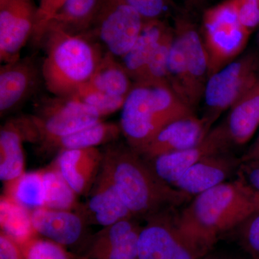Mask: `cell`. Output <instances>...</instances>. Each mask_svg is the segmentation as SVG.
Returning a JSON list of instances; mask_svg holds the SVG:
<instances>
[{
	"mask_svg": "<svg viewBox=\"0 0 259 259\" xmlns=\"http://www.w3.org/2000/svg\"><path fill=\"white\" fill-rule=\"evenodd\" d=\"M102 151V166L136 219L147 221L191 198V196L162 180L149 162L128 145L114 142L107 145Z\"/></svg>",
	"mask_w": 259,
	"mask_h": 259,
	"instance_id": "6da1fadb",
	"label": "cell"
},
{
	"mask_svg": "<svg viewBox=\"0 0 259 259\" xmlns=\"http://www.w3.org/2000/svg\"><path fill=\"white\" fill-rule=\"evenodd\" d=\"M259 193L241 176L195 196L177 217L181 229L194 242L209 240L237 228L256 208Z\"/></svg>",
	"mask_w": 259,
	"mask_h": 259,
	"instance_id": "7a4b0ae2",
	"label": "cell"
},
{
	"mask_svg": "<svg viewBox=\"0 0 259 259\" xmlns=\"http://www.w3.org/2000/svg\"><path fill=\"white\" fill-rule=\"evenodd\" d=\"M40 46L45 50L42 79L54 96H71L89 82L104 54L90 32L72 34L53 27Z\"/></svg>",
	"mask_w": 259,
	"mask_h": 259,
	"instance_id": "3957f363",
	"label": "cell"
},
{
	"mask_svg": "<svg viewBox=\"0 0 259 259\" xmlns=\"http://www.w3.org/2000/svg\"><path fill=\"white\" fill-rule=\"evenodd\" d=\"M194 115L168 83H134L121 109L120 126L127 145L137 153L167 124Z\"/></svg>",
	"mask_w": 259,
	"mask_h": 259,
	"instance_id": "277c9868",
	"label": "cell"
},
{
	"mask_svg": "<svg viewBox=\"0 0 259 259\" xmlns=\"http://www.w3.org/2000/svg\"><path fill=\"white\" fill-rule=\"evenodd\" d=\"M203 32L208 55V78L241 54L250 34L240 23L233 0H226L204 12Z\"/></svg>",
	"mask_w": 259,
	"mask_h": 259,
	"instance_id": "5b68a950",
	"label": "cell"
},
{
	"mask_svg": "<svg viewBox=\"0 0 259 259\" xmlns=\"http://www.w3.org/2000/svg\"><path fill=\"white\" fill-rule=\"evenodd\" d=\"M258 79V62L252 54L232 61L211 75L204 88L205 114L202 117L209 127L249 91Z\"/></svg>",
	"mask_w": 259,
	"mask_h": 259,
	"instance_id": "8992f818",
	"label": "cell"
},
{
	"mask_svg": "<svg viewBox=\"0 0 259 259\" xmlns=\"http://www.w3.org/2000/svg\"><path fill=\"white\" fill-rule=\"evenodd\" d=\"M36 136L35 144L73 134L102 120L95 109L73 96L42 99L29 116Z\"/></svg>",
	"mask_w": 259,
	"mask_h": 259,
	"instance_id": "52a82bcc",
	"label": "cell"
},
{
	"mask_svg": "<svg viewBox=\"0 0 259 259\" xmlns=\"http://www.w3.org/2000/svg\"><path fill=\"white\" fill-rule=\"evenodd\" d=\"M145 20L125 0H102L90 32L116 58L125 56L139 36Z\"/></svg>",
	"mask_w": 259,
	"mask_h": 259,
	"instance_id": "ba28073f",
	"label": "cell"
},
{
	"mask_svg": "<svg viewBox=\"0 0 259 259\" xmlns=\"http://www.w3.org/2000/svg\"><path fill=\"white\" fill-rule=\"evenodd\" d=\"M139 237V259H194L195 243L181 229L171 210L147 220Z\"/></svg>",
	"mask_w": 259,
	"mask_h": 259,
	"instance_id": "9c48e42d",
	"label": "cell"
},
{
	"mask_svg": "<svg viewBox=\"0 0 259 259\" xmlns=\"http://www.w3.org/2000/svg\"><path fill=\"white\" fill-rule=\"evenodd\" d=\"M37 6L34 0H8L0 6V60L13 62L35 28Z\"/></svg>",
	"mask_w": 259,
	"mask_h": 259,
	"instance_id": "30bf717a",
	"label": "cell"
},
{
	"mask_svg": "<svg viewBox=\"0 0 259 259\" xmlns=\"http://www.w3.org/2000/svg\"><path fill=\"white\" fill-rule=\"evenodd\" d=\"M231 144L225 126H218L211 130L197 146L161 155L147 161L162 180L173 187L191 166L207 156L226 153Z\"/></svg>",
	"mask_w": 259,
	"mask_h": 259,
	"instance_id": "8fae6325",
	"label": "cell"
},
{
	"mask_svg": "<svg viewBox=\"0 0 259 259\" xmlns=\"http://www.w3.org/2000/svg\"><path fill=\"white\" fill-rule=\"evenodd\" d=\"M41 64L34 58H20L0 68V114L13 111L36 92L41 81Z\"/></svg>",
	"mask_w": 259,
	"mask_h": 259,
	"instance_id": "7c38bea8",
	"label": "cell"
},
{
	"mask_svg": "<svg viewBox=\"0 0 259 259\" xmlns=\"http://www.w3.org/2000/svg\"><path fill=\"white\" fill-rule=\"evenodd\" d=\"M88 223L103 227L134 218L121 198L120 194L106 170L101 166L85 203L78 210Z\"/></svg>",
	"mask_w": 259,
	"mask_h": 259,
	"instance_id": "4fadbf2b",
	"label": "cell"
},
{
	"mask_svg": "<svg viewBox=\"0 0 259 259\" xmlns=\"http://www.w3.org/2000/svg\"><path fill=\"white\" fill-rule=\"evenodd\" d=\"M210 131L202 117H182L164 126L139 153L151 161L161 155L188 149L202 142Z\"/></svg>",
	"mask_w": 259,
	"mask_h": 259,
	"instance_id": "5bb4252c",
	"label": "cell"
},
{
	"mask_svg": "<svg viewBox=\"0 0 259 259\" xmlns=\"http://www.w3.org/2000/svg\"><path fill=\"white\" fill-rule=\"evenodd\" d=\"M174 30L183 47L190 80L191 105L194 109L203 97L208 79V55L197 27L187 17L177 16Z\"/></svg>",
	"mask_w": 259,
	"mask_h": 259,
	"instance_id": "9a60e30c",
	"label": "cell"
},
{
	"mask_svg": "<svg viewBox=\"0 0 259 259\" xmlns=\"http://www.w3.org/2000/svg\"><path fill=\"white\" fill-rule=\"evenodd\" d=\"M241 164V158L226 153L207 156L191 166L173 187L188 195L197 196L226 182Z\"/></svg>",
	"mask_w": 259,
	"mask_h": 259,
	"instance_id": "2e32d148",
	"label": "cell"
},
{
	"mask_svg": "<svg viewBox=\"0 0 259 259\" xmlns=\"http://www.w3.org/2000/svg\"><path fill=\"white\" fill-rule=\"evenodd\" d=\"M102 159L103 151L90 148L63 151L53 163L78 195H88L98 176Z\"/></svg>",
	"mask_w": 259,
	"mask_h": 259,
	"instance_id": "e0dca14e",
	"label": "cell"
},
{
	"mask_svg": "<svg viewBox=\"0 0 259 259\" xmlns=\"http://www.w3.org/2000/svg\"><path fill=\"white\" fill-rule=\"evenodd\" d=\"M30 218L37 233L60 245H71L77 242L88 223L79 211L45 207L30 210Z\"/></svg>",
	"mask_w": 259,
	"mask_h": 259,
	"instance_id": "ac0fdd59",
	"label": "cell"
},
{
	"mask_svg": "<svg viewBox=\"0 0 259 259\" xmlns=\"http://www.w3.org/2000/svg\"><path fill=\"white\" fill-rule=\"evenodd\" d=\"M30 142L26 117L8 120L0 130V179L5 184L25 173L23 142Z\"/></svg>",
	"mask_w": 259,
	"mask_h": 259,
	"instance_id": "d6986e66",
	"label": "cell"
},
{
	"mask_svg": "<svg viewBox=\"0 0 259 259\" xmlns=\"http://www.w3.org/2000/svg\"><path fill=\"white\" fill-rule=\"evenodd\" d=\"M122 134L120 124L100 121L73 134L39 144L44 153L63 152L69 150L97 148L115 142Z\"/></svg>",
	"mask_w": 259,
	"mask_h": 259,
	"instance_id": "ffe728a7",
	"label": "cell"
},
{
	"mask_svg": "<svg viewBox=\"0 0 259 259\" xmlns=\"http://www.w3.org/2000/svg\"><path fill=\"white\" fill-rule=\"evenodd\" d=\"M168 28V25L163 20L145 22L134 45L121 58V64L134 83L139 82L142 78L148 63Z\"/></svg>",
	"mask_w": 259,
	"mask_h": 259,
	"instance_id": "44dd1931",
	"label": "cell"
},
{
	"mask_svg": "<svg viewBox=\"0 0 259 259\" xmlns=\"http://www.w3.org/2000/svg\"><path fill=\"white\" fill-rule=\"evenodd\" d=\"M224 126L231 144L244 145L259 126V79L231 107Z\"/></svg>",
	"mask_w": 259,
	"mask_h": 259,
	"instance_id": "7402d4cb",
	"label": "cell"
},
{
	"mask_svg": "<svg viewBox=\"0 0 259 259\" xmlns=\"http://www.w3.org/2000/svg\"><path fill=\"white\" fill-rule=\"evenodd\" d=\"M101 3L102 0H66L48 28L72 34L88 33L93 28Z\"/></svg>",
	"mask_w": 259,
	"mask_h": 259,
	"instance_id": "603a6c76",
	"label": "cell"
},
{
	"mask_svg": "<svg viewBox=\"0 0 259 259\" xmlns=\"http://www.w3.org/2000/svg\"><path fill=\"white\" fill-rule=\"evenodd\" d=\"M136 218L123 220L105 227L102 241L106 259H139V237L141 230Z\"/></svg>",
	"mask_w": 259,
	"mask_h": 259,
	"instance_id": "cb8c5ba5",
	"label": "cell"
},
{
	"mask_svg": "<svg viewBox=\"0 0 259 259\" xmlns=\"http://www.w3.org/2000/svg\"><path fill=\"white\" fill-rule=\"evenodd\" d=\"M88 83L105 93L124 98L128 95L134 84L117 58L107 51L104 53Z\"/></svg>",
	"mask_w": 259,
	"mask_h": 259,
	"instance_id": "d4e9b609",
	"label": "cell"
},
{
	"mask_svg": "<svg viewBox=\"0 0 259 259\" xmlns=\"http://www.w3.org/2000/svg\"><path fill=\"white\" fill-rule=\"evenodd\" d=\"M2 232L18 243L28 241L36 233L32 227L30 210L3 194L0 199Z\"/></svg>",
	"mask_w": 259,
	"mask_h": 259,
	"instance_id": "484cf974",
	"label": "cell"
},
{
	"mask_svg": "<svg viewBox=\"0 0 259 259\" xmlns=\"http://www.w3.org/2000/svg\"><path fill=\"white\" fill-rule=\"evenodd\" d=\"M4 194L29 210L45 207L42 169L25 172L18 178L5 184Z\"/></svg>",
	"mask_w": 259,
	"mask_h": 259,
	"instance_id": "4316f807",
	"label": "cell"
},
{
	"mask_svg": "<svg viewBox=\"0 0 259 259\" xmlns=\"http://www.w3.org/2000/svg\"><path fill=\"white\" fill-rule=\"evenodd\" d=\"M45 187V207L76 211L80 203L78 194L70 187L54 163L42 169Z\"/></svg>",
	"mask_w": 259,
	"mask_h": 259,
	"instance_id": "83f0119b",
	"label": "cell"
},
{
	"mask_svg": "<svg viewBox=\"0 0 259 259\" xmlns=\"http://www.w3.org/2000/svg\"><path fill=\"white\" fill-rule=\"evenodd\" d=\"M175 37L174 28L168 27L161 37L157 49L145 70L144 74L137 83L158 84L168 83V62L170 51Z\"/></svg>",
	"mask_w": 259,
	"mask_h": 259,
	"instance_id": "f1b7e54d",
	"label": "cell"
},
{
	"mask_svg": "<svg viewBox=\"0 0 259 259\" xmlns=\"http://www.w3.org/2000/svg\"><path fill=\"white\" fill-rule=\"evenodd\" d=\"M71 96L96 110L102 117L121 110L126 99L105 93L88 82L80 87Z\"/></svg>",
	"mask_w": 259,
	"mask_h": 259,
	"instance_id": "f546056e",
	"label": "cell"
},
{
	"mask_svg": "<svg viewBox=\"0 0 259 259\" xmlns=\"http://www.w3.org/2000/svg\"><path fill=\"white\" fill-rule=\"evenodd\" d=\"M66 0H40L37 5L35 28L32 35L34 45L40 46L49 23Z\"/></svg>",
	"mask_w": 259,
	"mask_h": 259,
	"instance_id": "4dcf8cb0",
	"label": "cell"
},
{
	"mask_svg": "<svg viewBox=\"0 0 259 259\" xmlns=\"http://www.w3.org/2000/svg\"><path fill=\"white\" fill-rule=\"evenodd\" d=\"M139 12L145 22L162 20L171 10V0H125Z\"/></svg>",
	"mask_w": 259,
	"mask_h": 259,
	"instance_id": "1f68e13d",
	"label": "cell"
},
{
	"mask_svg": "<svg viewBox=\"0 0 259 259\" xmlns=\"http://www.w3.org/2000/svg\"><path fill=\"white\" fill-rule=\"evenodd\" d=\"M59 245L51 240L31 241L27 248L25 259H69Z\"/></svg>",
	"mask_w": 259,
	"mask_h": 259,
	"instance_id": "d6a6232c",
	"label": "cell"
},
{
	"mask_svg": "<svg viewBox=\"0 0 259 259\" xmlns=\"http://www.w3.org/2000/svg\"><path fill=\"white\" fill-rule=\"evenodd\" d=\"M237 228L247 248L259 258V200L255 210Z\"/></svg>",
	"mask_w": 259,
	"mask_h": 259,
	"instance_id": "836d02e7",
	"label": "cell"
},
{
	"mask_svg": "<svg viewBox=\"0 0 259 259\" xmlns=\"http://www.w3.org/2000/svg\"><path fill=\"white\" fill-rule=\"evenodd\" d=\"M242 26L251 32L259 25V5L233 0Z\"/></svg>",
	"mask_w": 259,
	"mask_h": 259,
	"instance_id": "e575fe53",
	"label": "cell"
},
{
	"mask_svg": "<svg viewBox=\"0 0 259 259\" xmlns=\"http://www.w3.org/2000/svg\"><path fill=\"white\" fill-rule=\"evenodd\" d=\"M238 175L259 193V167L251 163H242L238 170Z\"/></svg>",
	"mask_w": 259,
	"mask_h": 259,
	"instance_id": "d590c367",
	"label": "cell"
},
{
	"mask_svg": "<svg viewBox=\"0 0 259 259\" xmlns=\"http://www.w3.org/2000/svg\"><path fill=\"white\" fill-rule=\"evenodd\" d=\"M0 259H19L18 250L13 240L5 233L0 236Z\"/></svg>",
	"mask_w": 259,
	"mask_h": 259,
	"instance_id": "8d00e7d4",
	"label": "cell"
},
{
	"mask_svg": "<svg viewBox=\"0 0 259 259\" xmlns=\"http://www.w3.org/2000/svg\"><path fill=\"white\" fill-rule=\"evenodd\" d=\"M242 163L259 161V136L255 144L252 146L248 153L241 158Z\"/></svg>",
	"mask_w": 259,
	"mask_h": 259,
	"instance_id": "74e56055",
	"label": "cell"
},
{
	"mask_svg": "<svg viewBox=\"0 0 259 259\" xmlns=\"http://www.w3.org/2000/svg\"><path fill=\"white\" fill-rule=\"evenodd\" d=\"M187 7L191 8H199L202 5L204 0H183Z\"/></svg>",
	"mask_w": 259,
	"mask_h": 259,
	"instance_id": "f35d334b",
	"label": "cell"
},
{
	"mask_svg": "<svg viewBox=\"0 0 259 259\" xmlns=\"http://www.w3.org/2000/svg\"><path fill=\"white\" fill-rule=\"evenodd\" d=\"M238 2H243V3H250V4L259 5V0H236Z\"/></svg>",
	"mask_w": 259,
	"mask_h": 259,
	"instance_id": "ab89813d",
	"label": "cell"
},
{
	"mask_svg": "<svg viewBox=\"0 0 259 259\" xmlns=\"http://www.w3.org/2000/svg\"><path fill=\"white\" fill-rule=\"evenodd\" d=\"M7 1H8V0H0V6H1V5H4Z\"/></svg>",
	"mask_w": 259,
	"mask_h": 259,
	"instance_id": "60d3db41",
	"label": "cell"
}]
</instances>
